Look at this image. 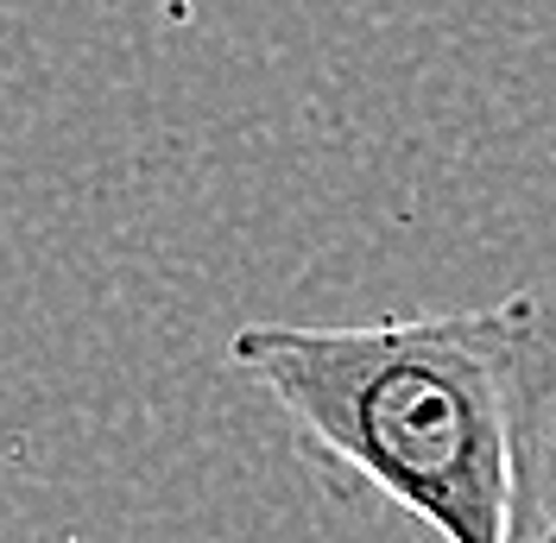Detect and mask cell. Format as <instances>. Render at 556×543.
Listing matches in <instances>:
<instances>
[{"instance_id": "2", "label": "cell", "mask_w": 556, "mask_h": 543, "mask_svg": "<svg viewBox=\"0 0 556 543\" xmlns=\"http://www.w3.org/2000/svg\"><path fill=\"white\" fill-rule=\"evenodd\" d=\"M506 543H556V298L531 291L519 367V468Z\"/></svg>"}, {"instance_id": "1", "label": "cell", "mask_w": 556, "mask_h": 543, "mask_svg": "<svg viewBox=\"0 0 556 543\" xmlns=\"http://www.w3.org/2000/svg\"><path fill=\"white\" fill-rule=\"evenodd\" d=\"M531 291L380 323H247L228 361L298 430L443 543H506Z\"/></svg>"}]
</instances>
